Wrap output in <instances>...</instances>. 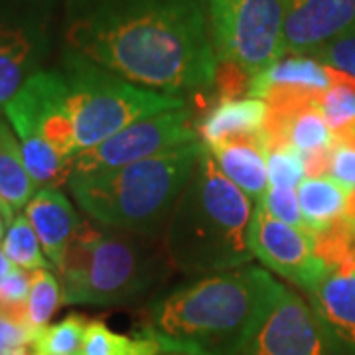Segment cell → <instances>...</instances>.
Instances as JSON below:
<instances>
[{
    "instance_id": "16",
    "label": "cell",
    "mask_w": 355,
    "mask_h": 355,
    "mask_svg": "<svg viewBox=\"0 0 355 355\" xmlns=\"http://www.w3.org/2000/svg\"><path fill=\"white\" fill-rule=\"evenodd\" d=\"M26 217L38 235L42 251L53 268H60L81 219L60 190H38L26 203Z\"/></svg>"
},
{
    "instance_id": "19",
    "label": "cell",
    "mask_w": 355,
    "mask_h": 355,
    "mask_svg": "<svg viewBox=\"0 0 355 355\" xmlns=\"http://www.w3.org/2000/svg\"><path fill=\"white\" fill-rule=\"evenodd\" d=\"M306 231L318 235L343 219L347 190L331 176L304 178L296 188Z\"/></svg>"
},
{
    "instance_id": "18",
    "label": "cell",
    "mask_w": 355,
    "mask_h": 355,
    "mask_svg": "<svg viewBox=\"0 0 355 355\" xmlns=\"http://www.w3.org/2000/svg\"><path fill=\"white\" fill-rule=\"evenodd\" d=\"M221 174L243 193L261 203L268 191V137H253L225 142L209 150Z\"/></svg>"
},
{
    "instance_id": "1",
    "label": "cell",
    "mask_w": 355,
    "mask_h": 355,
    "mask_svg": "<svg viewBox=\"0 0 355 355\" xmlns=\"http://www.w3.org/2000/svg\"><path fill=\"white\" fill-rule=\"evenodd\" d=\"M64 50L125 81L182 97L214 87L205 0H65Z\"/></svg>"
},
{
    "instance_id": "21",
    "label": "cell",
    "mask_w": 355,
    "mask_h": 355,
    "mask_svg": "<svg viewBox=\"0 0 355 355\" xmlns=\"http://www.w3.org/2000/svg\"><path fill=\"white\" fill-rule=\"evenodd\" d=\"M158 345L140 336H123L101 320H89L79 355H158Z\"/></svg>"
},
{
    "instance_id": "17",
    "label": "cell",
    "mask_w": 355,
    "mask_h": 355,
    "mask_svg": "<svg viewBox=\"0 0 355 355\" xmlns=\"http://www.w3.org/2000/svg\"><path fill=\"white\" fill-rule=\"evenodd\" d=\"M265 101L254 97L221 99L209 113L198 123V135L207 150L239 139H253L266 135Z\"/></svg>"
},
{
    "instance_id": "34",
    "label": "cell",
    "mask_w": 355,
    "mask_h": 355,
    "mask_svg": "<svg viewBox=\"0 0 355 355\" xmlns=\"http://www.w3.org/2000/svg\"><path fill=\"white\" fill-rule=\"evenodd\" d=\"M12 355H28V354H26L24 349H18V352H14Z\"/></svg>"
},
{
    "instance_id": "6",
    "label": "cell",
    "mask_w": 355,
    "mask_h": 355,
    "mask_svg": "<svg viewBox=\"0 0 355 355\" xmlns=\"http://www.w3.org/2000/svg\"><path fill=\"white\" fill-rule=\"evenodd\" d=\"M58 69L65 79V109L71 119L77 154L140 119L186 105L182 97L135 85L69 50H64Z\"/></svg>"
},
{
    "instance_id": "9",
    "label": "cell",
    "mask_w": 355,
    "mask_h": 355,
    "mask_svg": "<svg viewBox=\"0 0 355 355\" xmlns=\"http://www.w3.org/2000/svg\"><path fill=\"white\" fill-rule=\"evenodd\" d=\"M55 0H0V113L50 50Z\"/></svg>"
},
{
    "instance_id": "23",
    "label": "cell",
    "mask_w": 355,
    "mask_h": 355,
    "mask_svg": "<svg viewBox=\"0 0 355 355\" xmlns=\"http://www.w3.org/2000/svg\"><path fill=\"white\" fill-rule=\"evenodd\" d=\"M2 251L14 266L22 268L26 272L50 268V261L42 254V245L36 231L32 229L28 217L20 214H16L12 223L4 233Z\"/></svg>"
},
{
    "instance_id": "24",
    "label": "cell",
    "mask_w": 355,
    "mask_h": 355,
    "mask_svg": "<svg viewBox=\"0 0 355 355\" xmlns=\"http://www.w3.org/2000/svg\"><path fill=\"white\" fill-rule=\"evenodd\" d=\"M87 324L89 320L81 314H69L62 322L32 334L34 355H79Z\"/></svg>"
},
{
    "instance_id": "11",
    "label": "cell",
    "mask_w": 355,
    "mask_h": 355,
    "mask_svg": "<svg viewBox=\"0 0 355 355\" xmlns=\"http://www.w3.org/2000/svg\"><path fill=\"white\" fill-rule=\"evenodd\" d=\"M253 254L266 270L277 272L306 294L331 272L308 231L275 219L261 203H257L254 214Z\"/></svg>"
},
{
    "instance_id": "29",
    "label": "cell",
    "mask_w": 355,
    "mask_h": 355,
    "mask_svg": "<svg viewBox=\"0 0 355 355\" xmlns=\"http://www.w3.org/2000/svg\"><path fill=\"white\" fill-rule=\"evenodd\" d=\"M330 176L338 180L345 190H355V146L336 144L331 153Z\"/></svg>"
},
{
    "instance_id": "7",
    "label": "cell",
    "mask_w": 355,
    "mask_h": 355,
    "mask_svg": "<svg viewBox=\"0 0 355 355\" xmlns=\"http://www.w3.org/2000/svg\"><path fill=\"white\" fill-rule=\"evenodd\" d=\"M217 67L251 83L286 55V0H205Z\"/></svg>"
},
{
    "instance_id": "14",
    "label": "cell",
    "mask_w": 355,
    "mask_h": 355,
    "mask_svg": "<svg viewBox=\"0 0 355 355\" xmlns=\"http://www.w3.org/2000/svg\"><path fill=\"white\" fill-rule=\"evenodd\" d=\"M331 87L330 67L312 55H284L275 65L251 79L247 95L266 105L284 101L322 99Z\"/></svg>"
},
{
    "instance_id": "22",
    "label": "cell",
    "mask_w": 355,
    "mask_h": 355,
    "mask_svg": "<svg viewBox=\"0 0 355 355\" xmlns=\"http://www.w3.org/2000/svg\"><path fill=\"white\" fill-rule=\"evenodd\" d=\"M60 304H64L60 280L48 268L34 270L24 314V326L28 331L36 334L42 328H46Z\"/></svg>"
},
{
    "instance_id": "12",
    "label": "cell",
    "mask_w": 355,
    "mask_h": 355,
    "mask_svg": "<svg viewBox=\"0 0 355 355\" xmlns=\"http://www.w3.org/2000/svg\"><path fill=\"white\" fill-rule=\"evenodd\" d=\"M241 355H338L308 300L282 286Z\"/></svg>"
},
{
    "instance_id": "25",
    "label": "cell",
    "mask_w": 355,
    "mask_h": 355,
    "mask_svg": "<svg viewBox=\"0 0 355 355\" xmlns=\"http://www.w3.org/2000/svg\"><path fill=\"white\" fill-rule=\"evenodd\" d=\"M268 188H298L306 178L304 158L288 144L275 146L266 156Z\"/></svg>"
},
{
    "instance_id": "5",
    "label": "cell",
    "mask_w": 355,
    "mask_h": 355,
    "mask_svg": "<svg viewBox=\"0 0 355 355\" xmlns=\"http://www.w3.org/2000/svg\"><path fill=\"white\" fill-rule=\"evenodd\" d=\"M202 142L95 176H71L67 188L91 219L150 237H164L178 198L190 180Z\"/></svg>"
},
{
    "instance_id": "26",
    "label": "cell",
    "mask_w": 355,
    "mask_h": 355,
    "mask_svg": "<svg viewBox=\"0 0 355 355\" xmlns=\"http://www.w3.org/2000/svg\"><path fill=\"white\" fill-rule=\"evenodd\" d=\"M32 272L14 266L12 270L0 280V312L24 324L26 302L30 294Z\"/></svg>"
},
{
    "instance_id": "4",
    "label": "cell",
    "mask_w": 355,
    "mask_h": 355,
    "mask_svg": "<svg viewBox=\"0 0 355 355\" xmlns=\"http://www.w3.org/2000/svg\"><path fill=\"white\" fill-rule=\"evenodd\" d=\"M174 270L164 239L81 219L58 268L64 304L123 306L139 300Z\"/></svg>"
},
{
    "instance_id": "20",
    "label": "cell",
    "mask_w": 355,
    "mask_h": 355,
    "mask_svg": "<svg viewBox=\"0 0 355 355\" xmlns=\"http://www.w3.org/2000/svg\"><path fill=\"white\" fill-rule=\"evenodd\" d=\"M34 193L36 186L26 170L18 137L0 114V198L14 214H18Z\"/></svg>"
},
{
    "instance_id": "15",
    "label": "cell",
    "mask_w": 355,
    "mask_h": 355,
    "mask_svg": "<svg viewBox=\"0 0 355 355\" xmlns=\"http://www.w3.org/2000/svg\"><path fill=\"white\" fill-rule=\"evenodd\" d=\"M306 296L336 354L355 355V268L331 270Z\"/></svg>"
},
{
    "instance_id": "31",
    "label": "cell",
    "mask_w": 355,
    "mask_h": 355,
    "mask_svg": "<svg viewBox=\"0 0 355 355\" xmlns=\"http://www.w3.org/2000/svg\"><path fill=\"white\" fill-rule=\"evenodd\" d=\"M14 217H16L14 211H4V209H0V243L4 239V233H6L8 225L12 223Z\"/></svg>"
},
{
    "instance_id": "10",
    "label": "cell",
    "mask_w": 355,
    "mask_h": 355,
    "mask_svg": "<svg viewBox=\"0 0 355 355\" xmlns=\"http://www.w3.org/2000/svg\"><path fill=\"white\" fill-rule=\"evenodd\" d=\"M2 113L18 142H48L60 156L73 162L77 156L73 127L65 109V79L58 67L40 69L28 77Z\"/></svg>"
},
{
    "instance_id": "8",
    "label": "cell",
    "mask_w": 355,
    "mask_h": 355,
    "mask_svg": "<svg viewBox=\"0 0 355 355\" xmlns=\"http://www.w3.org/2000/svg\"><path fill=\"white\" fill-rule=\"evenodd\" d=\"M193 142L202 140L198 135V123L186 103L184 107L140 119L103 140L101 144L79 153L73 158L71 176H95L114 172L119 168L160 156Z\"/></svg>"
},
{
    "instance_id": "2",
    "label": "cell",
    "mask_w": 355,
    "mask_h": 355,
    "mask_svg": "<svg viewBox=\"0 0 355 355\" xmlns=\"http://www.w3.org/2000/svg\"><path fill=\"white\" fill-rule=\"evenodd\" d=\"M282 286L253 265L196 277L156 298L137 336L164 354L241 355Z\"/></svg>"
},
{
    "instance_id": "33",
    "label": "cell",
    "mask_w": 355,
    "mask_h": 355,
    "mask_svg": "<svg viewBox=\"0 0 355 355\" xmlns=\"http://www.w3.org/2000/svg\"><path fill=\"white\" fill-rule=\"evenodd\" d=\"M0 209H4V211H12V209H10V207H8L6 203L2 202V198H0Z\"/></svg>"
},
{
    "instance_id": "13",
    "label": "cell",
    "mask_w": 355,
    "mask_h": 355,
    "mask_svg": "<svg viewBox=\"0 0 355 355\" xmlns=\"http://www.w3.org/2000/svg\"><path fill=\"white\" fill-rule=\"evenodd\" d=\"M355 28V0H286V55H310Z\"/></svg>"
},
{
    "instance_id": "32",
    "label": "cell",
    "mask_w": 355,
    "mask_h": 355,
    "mask_svg": "<svg viewBox=\"0 0 355 355\" xmlns=\"http://www.w3.org/2000/svg\"><path fill=\"white\" fill-rule=\"evenodd\" d=\"M12 268H14V265L10 263V261H8V257L4 254V251L0 249V280L4 279V277H6V275L12 270Z\"/></svg>"
},
{
    "instance_id": "30",
    "label": "cell",
    "mask_w": 355,
    "mask_h": 355,
    "mask_svg": "<svg viewBox=\"0 0 355 355\" xmlns=\"http://www.w3.org/2000/svg\"><path fill=\"white\" fill-rule=\"evenodd\" d=\"M30 338L32 334L22 322L0 312V355H12L18 349H24Z\"/></svg>"
},
{
    "instance_id": "3",
    "label": "cell",
    "mask_w": 355,
    "mask_h": 355,
    "mask_svg": "<svg viewBox=\"0 0 355 355\" xmlns=\"http://www.w3.org/2000/svg\"><path fill=\"white\" fill-rule=\"evenodd\" d=\"M257 202L221 174L203 146L164 231L172 266L188 277H207L251 265Z\"/></svg>"
},
{
    "instance_id": "28",
    "label": "cell",
    "mask_w": 355,
    "mask_h": 355,
    "mask_svg": "<svg viewBox=\"0 0 355 355\" xmlns=\"http://www.w3.org/2000/svg\"><path fill=\"white\" fill-rule=\"evenodd\" d=\"M261 205L275 219H279L282 223H288L292 227L304 229L306 231L304 217H302V211H300L296 188H268Z\"/></svg>"
},
{
    "instance_id": "27",
    "label": "cell",
    "mask_w": 355,
    "mask_h": 355,
    "mask_svg": "<svg viewBox=\"0 0 355 355\" xmlns=\"http://www.w3.org/2000/svg\"><path fill=\"white\" fill-rule=\"evenodd\" d=\"M310 55L322 65L355 79V28L343 32L338 38L330 40Z\"/></svg>"
}]
</instances>
